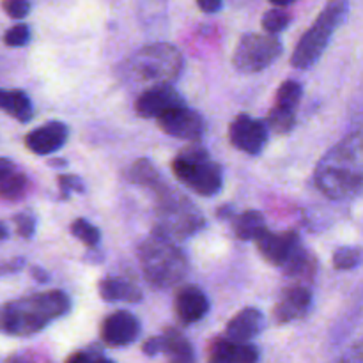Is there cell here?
Here are the masks:
<instances>
[{
	"mask_svg": "<svg viewBox=\"0 0 363 363\" xmlns=\"http://www.w3.org/2000/svg\"><path fill=\"white\" fill-rule=\"evenodd\" d=\"M130 176L135 183L142 184V186L156 188V190L162 188V179H160L158 170H156L155 165L145 158L137 160V162L133 163V167H131L130 170Z\"/></svg>",
	"mask_w": 363,
	"mask_h": 363,
	"instance_id": "obj_24",
	"label": "cell"
},
{
	"mask_svg": "<svg viewBox=\"0 0 363 363\" xmlns=\"http://www.w3.org/2000/svg\"><path fill=\"white\" fill-rule=\"evenodd\" d=\"M71 300L62 291L30 294L0 305V333L30 337L69 312Z\"/></svg>",
	"mask_w": 363,
	"mask_h": 363,
	"instance_id": "obj_2",
	"label": "cell"
},
{
	"mask_svg": "<svg viewBox=\"0 0 363 363\" xmlns=\"http://www.w3.org/2000/svg\"><path fill=\"white\" fill-rule=\"evenodd\" d=\"M282 43L272 34H247L240 39L233 64L240 73L254 74L272 66L282 53Z\"/></svg>",
	"mask_w": 363,
	"mask_h": 363,
	"instance_id": "obj_8",
	"label": "cell"
},
{
	"mask_svg": "<svg viewBox=\"0 0 363 363\" xmlns=\"http://www.w3.org/2000/svg\"><path fill=\"white\" fill-rule=\"evenodd\" d=\"M156 121L167 135L183 140H199L206 131V123L201 113L186 108L184 105L169 110Z\"/></svg>",
	"mask_w": 363,
	"mask_h": 363,
	"instance_id": "obj_9",
	"label": "cell"
},
{
	"mask_svg": "<svg viewBox=\"0 0 363 363\" xmlns=\"http://www.w3.org/2000/svg\"><path fill=\"white\" fill-rule=\"evenodd\" d=\"M282 269L287 279L296 280L298 286H305L307 282H312L318 273V259L314 257V254L300 247L294 252L293 257L282 266Z\"/></svg>",
	"mask_w": 363,
	"mask_h": 363,
	"instance_id": "obj_20",
	"label": "cell"
},
{
	"mask_svg": "<svg viewBox=\"0 0 363 363\" xmlns=\"http://www.w3.org/2000/svg\"><path fill=\"white\" fill-rule=\"evenodd\" d=\"M0 110L9 113L20 123H28L34 117V106L23 91L0 89Z\"/></svg>",
	"mask_w": 363,
	"mask_h": 363,
	"instance_id": "obj_22",
	"label": "cell"
},
{
	"mask_svg": "<svg viewBox=\"0 0 363 363\" xmlns=\"http://www.w3.org/2000/svg\"><path fill=\"white\" fill-rule=\"evenodd\" d=\"M230 144L247 155H259L268 142V126L250 116H238L229 126Z\"/></svg>",
	"mask_w": 363,
	"mask_h": 363,
	"instance_id": "obj_10",
	"label": "cell"
},
{
	"mask_svg": "<svg viewBox=\"0 0 363 363\" xmlns=\"http://www.w3.org/2000/svg\"><path fill=\"white\" fill-rule=\"evenodd\" d=\"M269 2H272L273 6H277V7H287V6H291L294 0H269Z\"/></svg>",
	"mask_w": 363,
	"mask_h": 363,
	"instance_id": "obj_41",
	"label": "cell"
},
{
	"mask_svg": "<svg viewBox=\"0 0 363 363\" xmlns=\"http://www.w3.org/2000/svg\"><path fill=\"white\" fill-rule=\"evenodd\" d=\"M315 184L337 201L363 194V121L323 160Z\"/></svg>",
	"mask_w": 363,
	"mask_h": 363,
	"instance_id": "obj_1",
	"label": "cell"
},
{
	"mask_svg": "<svg viewBox=\"0 0 363 363\" xmlns=\"http://www.w3.org/2000/svg\"><path fill=\"white\" fill-rule=\"evenodd\" d=\"M255 243H257L262 257L272 262V264L280 266V268L301 247L300 238L293 230H286V233H269V230H266Z\"/></svg>",
	"mask_w": 363,
	"mask_h": 363,
	"instance_id": "obj_14",
	"label": "cell"
},
{
	"mask_svg": "<svg viewBox=\"0 0 363 363\" xmlns=\"http://www.w3.org/2000/svg\"><path fill=\"white\" fill-rule=\"evenodd\" d=\"M266 319L261 311L257 308H245V311L238 312L227 325L225 337L234 340V342H250L252 339L259 335L264 330Z\"/></svg>",
	"mask_w": 363,
	"mask_h": 363,
	"instance_id": "obj_17",
	"label": "cell"
},
{
	"mask_svg": "<svg viewBox=\"0 0 363 363\" xmlns=\"http://www.w3.org/2000/svg\"><path fill=\"white\" fill-rule=\"evenodd\" d=\"M13 222L16 223V230L21 238L28 240V238L34 236L35 218L30 215V213H20V215H14Z\"/></svg>",
	"mask_w": 363,
	"mask_h": 363,
	"instance_id": "obj_32",
	"label": "cell"
},
{
	"mask_svg": "<svg viewBox=\"0 0 363 363\" xmlns=\"http://www.w3.org/2000/svg\"><path fill=\"white\" fill-rule=\"evenodd\" d=\"M174 311L183 325H194L209 312V300L197 286H183L174 300Z\"/></svg>",
	"mask_w": 363,
	"mask_h": 363,
	"instance_id": "obj_15",
	"label": "cell"
},
{
	"mask_svg": "<svg viewBox=\"0 0 363 363\" xmlns=\"http://www.w3.org/2000/svg\"><path fill=\"white\" fill-rule=\"evenodd\" d=\"M66 363H113L108 358L103 357L99 351H77L69 354Z\"/></svg>",
	"mask_w": 363,
	"mask_h": 363,
	"instance_id": "obj_34",
	"label": "cell"
},
{
	"mask_svg": "<svg viewBox=\"0 0 363 363\" xmlns=\"http://www.w3.org/2000/svg\"><path fill=\"white\" fill-rule=\"evenodd\" d=\"M71 234L89 248L98 247L99 243V230L96 229L94 225H91L87 220H82V218L74 220V222L71 223Z\"/></svg>",
	"mask_w": 363,
	"mask_h": 363,
	"instance_id": "obj_29",
	"label": "cell"
},
{
	"mask_svg": "<svg viewBox=\"0 0 363 363\" xmlns=\"http://www.w3.org/2000/svg\"><path fill=\"white\" fill-rule=\"evenodd\" d=\"M50 165H66V162L64 160H53V162H50Z\"/></svg>",
	"mask_w": 363,
	"mask_h": 363,
	"instance_id": "obj_44",
	"label": "cell"
},
{
	"mask_svg": "<svg viewBox=\"0 0 363 363\" xmlns=\"http://www.w3.org/2000/svg\"><path fill=\"white\" fill-rule=\"evenodd\" d=\"M99 296L105 301L116 303V301H126V303H137L142 300V293L131 280L121 279V277H106L99 282Z\"/></svg>",
	"mask_w": 363,
	"mask_h": 363,
	"instance_id": "obj_19",
	"label": "cell"
},
{
	"mask_svg": "<svg viewBox=\"0 0 363 363\" xmlns=\"http://www.w3.org/2000/svg\"><path fill=\"white\" fill-rule=\"evenodd\" d=\"M30 273H32V277H34V279L38 280V282H48V273L43 272V269L32 268Z\"/></svg>",
	"mask_w": 363,
	"mask_h": 363,
	"instance_id": "obj_40",
	"label": "cell"
},
{
	"mask_svg": "<svg viewBox=\"0 0 363 363\" xmlns=\"http://www.w3.org/2000/svg\"><path fill=\"white\" fill-rule=\"evenodd\" d=\"M2 9L6 11L7 16L13 18V20H21L28 14L30 11V4L28 0H4Z\"/></svg>",
	"mask_w": 363,
	"mask_h": 363,
	"instance_id": "obj_33",
	"label": "cell"
},
{
	"mask_svg": "<svg viewBox=\"0 0 363 363\" xmlns=\"http://www.w3.org/2000/svg\"><path fill=\"white\" fill-rule=\"evenodd\" d=\"M67 126L59 121L46 123L45 126L35 128L25 137V145L35 155H52L64 147L67 142Z\"/></svg>",
	"mask_w": 363,
	"mask_h": 363,
	"instance_id": "obj_16",
	"label": "cell"
},
{
	"mask_svg": "<svg viewBox=\"0 0 363 363\" xmlns=\"http://www.w3.org/2000/svg\"><path fill=\"white\" fill-rule=\"evenodd\" d=\"M266 230L264 216L259 211H245L234 220V234L243 241H257Z\"/></svg>",
	"mask_w": 363,
	"mask_h": 363,
	"instance_id": "obj_23",
	"label": "cell"
},
{
	"mask_svg": "<svg viewBox=\"0 0 363 363\" xmlns=\"http://www.w3.org/2000/svg\"><path fill=\"white\" fill-rule=\"evenodd\" d=\"M209 357L211 360L225 363H257L259 350L250 342H234L227 339H215L209 346Z\"/></svg>",
	"mask_w": 363,
	"mask_h": 363,
	"instance_id": "obj_18",
	"label": "cell"
},
{
	"mask_svg": "<svg viewBox=\"0 0 363 363\" xmlns=\"http://www.w3.org/2000/svg\"><path fill=\"white\" fill-rule=\"evenodd\" d=\"M209 363H225V362H218V360H209Z\"/></svg>",
	"mask_w": 363,
	"mask_h": 363,
	"instance_id": "obj_45",
	"label": "cell"
},
{
	"mask_svg": "<svg viewBox=\"0 0 363 363\" xmlns=\"http://www.w3.org/2000/svg\"><path fill=\"white\" fill-rule=\"evenodd\" d=\"M362 262V250L354 247H342L333 254V266L337 269H353Z\"/></svg>",
	"mask_w": 363,
	"mask_h": 363,
	"instance_id": "obj_30",
	"label": "cell"
},
{
	"mask_svg": "<svg viewBox=\"0 0 363 363\" xmlns=\"http://www.w3.org/2000/svg\"><path fill=\"white\" fill-rule=\"evenodd\" d=\"M197 4L204 13H216L222 9V0H197Z\"/></svg>",
	"mask_w": 363,
	"mask_h": 363,
	"instance_id": "obj_38",
	"label": "cell"
},
{
	"mask_svg": "<svg viewBox=\"0 0 363 363\" xmlns=\"http://www.w3.org/2000/svg\"><path fill=\"white\" fill-rule=\"evenodd\" d=\"M138 261L147 282L158 289L176 286L188 273L186 255L172 238L156 229L138 248Z\"/></svg>",
	"mask_w": 363,
	"mask_h": 363,
	"instance_id": "obj_3",
	"label": "cell"
},
{
	"mask_svg": "<svg viewBox=\"0 0 363 363\" xmlns=\"http://www.w3.org/2000/svg\"><path fill=\"white\" fill-rule=\"evenodd\" d=\"M59 188H60V195L62 199H66L71 191H84L85 186L82 183L80 177L77 176H60L59 177Z\"/></svg>",
	"mask_w": 363,
	"mask_h": 363,
	"instance_id": "obj_35",
	"label": "cell"
},
{
	"mask_svg": "<svg viewBox=\"0 0 363 363\" xmlns=\"http://www.w3.org/2000/svg\"><path fill=\"white\" fill-rule=\"evenodd\" d=\"M289 21H291V14L286 13L282 7H275V9L264 13V16H262V28H264L266 34L277 35L282 30H286Z\"/></svg>",
	"mask_w": 363,
	"mask_h": 363,
	"instance_id": "obj_28",
	"label": "cell"
},
{
	"mask_svg": "<svg viewBox=\"0 0 363 363\" xmlns=\"http://www.w3.org/2000/svg\"><path fill=\"white\" fill-rule=\"evenodd\" d=\"M163 353L169 358V363H195V353L191 344L188 342L183 333L176 328H169L163 332Z\"/></svg>",
	"mask_w": 363,
	"mask_h": 363,
	"instance_id": "obj_21",
	"label": "cell"
},
{
	"mask_svg": "<svg viewBox=\"0 0 363 363\" xmlns=\"http://www.w3.org/2000/svg\"><path fill=\"white\" fill-rule=\"evenodd\" d=\"M340 363H363V340L350 347L346 354L340 358Z\"/></svg>",
	"mask_w": 363,
	"mask_h": 363,
	"instance_id": "obj_36",
	"label": "cell"
},
{
	"mask_svg": "<svg viewBox=\"0 0 363 363\" xmlns=\"http://www.w3.org/2000/svg\"><path fill=\"white\" fill-rule=\"evenodd\" d=\"M172 172L181 183L202 197H213L223 186V172L220 165L211 162L208 151L197 144L184 147L174 158Z\"/></svg>",
	"mask_w": 363,
	"mask_h": 363,
	"instance_id": "obj_6",
	"label": "cell"
},
{
	"mask_svg": "<svg viewBox=\"0 0 363 363\" xmlns=\"http://www.w3.org/2000/svg\"><path fill=\"white\" fill-rule=\"evenodd\" d=\"M312 305V293L307 286H293L286 287L280 294L279 303L275 305L273 311V318L279 325H287V323L298 321V319L305 318L311 311Z\"/></svg>",
	"mask_w": 363,
	"mask_h": 363,
	"instance_id": "obj_13",
	"label": "cell"
},
{
	"mask_svg": "<svg viewBox=\"0 0 363 363\" xmlns=\"http://www.w3.org/2000/svg\"><path fill=\"white\" fill-rule=\"evenodd\" d=\"M14 170H16V167H14V163L11 160L0 158V181L9 176L11 172H14Z\"/></svg>",
	"mask_w": 363,
	"mask_h": 363,
	"instance_id": "obj_39",
	"label": "cell"
},
{
	"mask_svg": "<svg viewBox=\"0 0 363 363\" xmlns=\"http://www.w3.org/2000/svg\"><path fill=\"white\" fill-rule=\"evenodd\" d=\"M158 225L160 233L167 234L172 240L188 238L204 227V216L197 208L174 190L162 186L158 190Z\"/></svg>",
	"mask_w": 363,
	"mask_h": 363,
	"instance_id": "obj_7",
	"label": "cell"
},
{
	"mask_svg": "<svg viewBox=\"0 0 363 363\" xmlns=\"http://www.w3.org/2000/svg\"><path fill=\"white\" fill-rule=\"evenodd\" d=\"M183 105V98L172 85H155L138 96L135 101V110L144 119H158L169 110Z\"/></svg>",
	"mask_w": 363,
	"mask_h": 363,
	"instance_id": "obj_11",
	"label": "cell"
},
{
	"mask_svg": "<svg viewBox=\"0 0 363 363\" xmlns=\"http://www.w3.org/2000/svg\"><path fill=\"white\" fill-rule=\"evenodd\" d=\"M30 39V28L27 25L20 23V25H14L11 27L9 30L4 34V43L11 48H20V46H25Z\"/></svg>",
	"mask_w": 363,
	"mask_h": 363,
	"instance_id": "obj_31",
	"label": "cell"
},
{
	"mask_svg": "<svg viewBox=\"0 0 363 363\" xmlns=\"http://www.w3.org/2000/svg\"><path fill=\"white\" fill-rule=\"evenodd\" d=\"M7 363H34V362H30L28 358H25V357H13V358H9V362Z\"/></svg>",
	"mask_w": 363,
	"mask_h": 363,
	"instance_id": "obj_42",
	"label": "cell"
},
{
	"mask_svg": "<svg viewBox=\"0 0 363 363\" xmlns=\"http://www.w3.org/2000/svg\"><path fill=\"white\" fill-rule=\"evenodd\" d=\"M28 179L25 174L11 172L9 176L4 177L0 181V199H6V201H18V199L23 197L25 190H27Z\"/></svg>",
	"mask_w": 363,
	"mask_h": 363,
	"instance_id": "obj_25",
	"label": "cell"
},
{
	"mask_svg": "<svg viewBox=\"0 0 363 363\" xmlns=\"http://www.w3.org/2000/svg\"><path fill=\"white\" fill-rule=\"evenodd\" d=\"M266 126L269 128L275 133L284 135L289 133L291 130L294 128V123H296V117H294V110H287L282 108V106L273 105V108L269 110L268 113V121H266Z\"/></svg>",
	"mask_w": 363,
	"mask_h": 363,
	"instance_id": "obj_26",
	"label": "cell"
},
{
	"mask_svg": "<svg viewBox=\"0 0 363 363\" xmlns=\"http://www.w3.org/2000/svg\"><path fill=\"white\" fill-rule=\"evenodd\" d=\"M6 238H7V229L2 225V223H0V241L6 240Z\"/></svg>",
	"mask_w": 363,
	"mask_h": 363,
	"instance_id": "obj_43",
	"label": "cell"
},
{
	"mask_svg": "<svg viewBox=\"0 0 363 363\" xmlns=\"http://www.w3.org/2000/svg\"><path fill=\"white\" fill-rule=\"evenodd\" d=\"M183 71V55L167 43L147 45L138 50L126 62V73L131 80L140 84L170 85Z\"/></svg>",
	"mask_w": 363,
	"mask_h": 363,
	"instance_id": "obj_4",
	"label": "cell"
},
{
	"mask_svg": "<svg viewBox=\"0 0 363 363\" xmlns=\"http://www.w3.org/2000/svg\"><path fill=\"white\" fill-rule=\"evenodd\" d=\"M350 13L347 0H330L325 9L315 18L314 25L301 35L300 43L291 55V64L298 69H307L314 66L328 46L333 32L342 25Z\"/></svg>",
	"mask_w": 363,
	"mask_h": 363,
	"instance_id": "obj_5",
	"label": "cell"
},
{
	"mask_svg": "<svg viewBox=\"0 0 363 363\" xmlns=\"http://www.w3.org/2000/svg\"><path fill=\"white\" fill-rule=\"evenodd\" d=\"M142 351H144V354H147V357H155V354L163 353V339H162V335H160V337H152V339L145 340L144 346H142Z\"/></svg>",
	"mask_w": 363,
	"mask_h": 363,
	"instance_id": "obj_37",
	"label": "cell"
},
{
	"mask_svg": "<svg viewBox=\"0 0 363 363\" xmlns=\"http://www.w3.org/2000/svg\"><path fill=\"white\" fill-rule=\"evenodd\" d=\"M301 96H303V89L298 82L294 80H286L277 91L275 105L282 106L287 110H296V106L300 105Z\"/></svg>",
	"mask_w": 363,
	"mask_h": 363,
	"instance_id": "obj_27",
	"label": "cell"
},
{
	"mask_svg": "<svg viewBox=\"0 0 363 363\" xmlns=\"http://www.w3.org/2000/svg\"><path fill=\"white\" fill-rule=\"evenodd\" d=\"M140 333V323L131 312L117 311L101 325V340L106 346L124 347L133 344Z\"/></svg>",
	"mask_w": 363,
	"mask_h": 363,
	"instance_id": "obj_12",
	"label": "cell"
}]
</instances>
